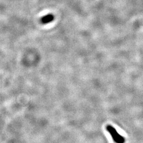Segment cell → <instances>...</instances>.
Wrapping results in <instances>:
<instances>
[{
    "instance_id": "cell-2",
    "label": "cell",
    "mask_w": 143,
    "mask_h": 143,
    "mask_svg": "<svg viewBox=\"0 0 143 143\" xmlns=\"http://www.w3.org/2000/svg\"><path fill=\"white\" fill-rule=\"evenodd\" d=\"M54 16L52 14H47L41 18V23L42 24H48L54 20Z\"/></svg>"
},
{
    "instance_id": "cell-1",
    "label": "cell",
    "mask_w": 143,
    "mask_h": 143,
    "mask_svg": "<svg viewBox=\"0 0 143 143\" xmlns=\"http://www.w3.org/2000/svg\"><path fill=\"white\" fill-rule=\"evenodd\" d=\"M107 131L110 133L112 137L113 140L116 143H125V138L121 136L117 132L116 129L111 125H108L106 127Z\"/></svg>"
}]
</instances>
